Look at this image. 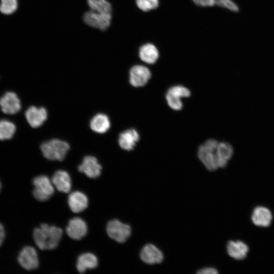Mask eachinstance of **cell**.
Segmentation results:
<instances>
[{"label": "cell", "instance_id": "9c48e42d", "mask_svg": "<svg viewBox=\"0 0 274 274\" xmlns=\"http://www.w3.org/2000/svg\"><path fill=\"white\" fill-rule=\"evenodd\" d=\"M0 107L4 113L14 114L21 109L20 100L15 93L7 92L0 98Z\"/></svg>", "mask_w": 274, "mask_h": 274}, {"label": "cell", "instance_id": "5bb4252c", "mask_svg": "<svg viewBox=\"0 0 274 274\" xmlns=\"http://www.w3.org/2000/svg\"><path fill=\"white\" fill-rule=\"evenodd\" d=\"M139 139L140 135L138 132L135 129L131 128L120 134L118 144L122 149L130 151L135 147Z\"/></svg>", "mask_w": 274, "mask_h": 274}, {"label": "cell", "instance_id": "2e32d148", "mask_svg": "<svg viewBox=\"0 0 274 274\" xmlns=\"http://www.w3.org/2000/svg\"><path fill=\"white\" fill-rule=\"evenodd\" d=\"M67 202L71 210L74 213H78L87 208L88 201L85 194L77 191L70 194Z\"/></svg>", "mask_w": 274, "mask_h": 274}, {"label": "cell", "instance_id": "7c38bea8", "mask_svg": "<svg viewBox=\"0 0 274 274\" xmlns=\"http://www.w3.org/2000/svg\"><path fill=\"white\" fill-rule=\"evenodd\" d=\"M140 258L145 263L154 264L161 263L163 259L162 252L155 245L149 244L142 249Z\"/></svg>", "mask_w": 274, "mask_h": 274}, {"label": "cell", "instance_id": "4fadbf2b", "mask_svg": "<svg viewBox=\"0 0 274 274\" xmlns=\"http://www.w3.org/2000/svg\"><path fill=\"white\" fill-rule=\"evenodd\" d=\"M25 117L32 127L37 128L41 126L46 120L47 112L43 107L31 106L26 111Z\"/></svg>", "mask_w": 274, "mask_h": 274}, {"label": "cell", "instance_id": "9a60e30c", "mask_svg": "<svg viewBox=\"0 0 274 274\" xmlns=\"http://www.w3.org/2000/svg\"><path fill=\"white\" fill-rule=\"evenodd\" d=\"M53 186L60 192L68 193L72 187L71 178L67 172L63 170L56 172L51 180Z\"/></svg>", "mask_w": 274, "mask_h": 274}, {"label": "cell", "instance_id": "30bf717a", "mask_svg": "<svg viewBox=\"0 0 274 274\" xmlns=\"http://www.w3.org/2000/svg\"><path fill=\"white\" fill-rule=\"evenodd\" d=\"M78 169L88 177L95 179L100 176L102 167L95 157L87 156L84 158L82 163L79 165Z\"/></svg>", "mask_w": 274, "mask_h": 274}, {"label": "cell", "instance_id": "52a82bcc", "mask_svg": "<svg viewBox=\"0 0 274 274\" xmlns=\"http://www.w3.org/2000/svg\"><path fill=\"white\" fill-rule=\"evenodd\" d=\"M18 261L23 268L28 270L37 268L39 264L36 249L29 246L24 247L21 250L18 257Z\"/></svg>", "mask_w": 274, "mask_h": 274}, {"label": "cell", "instance_id": "8fae6325", "mask_svg": "<svg viewBox=\"0 0 274 274\" xmlns=\"http://www.w3.org/2000/svg\"><path fill=\"white\" fill-rule=\"evenodd\" d=\"M66 232L71 238L75 240L81 239L87 233V224L81 218H74L69 221Z\"/></svg>", "mask_w": 274, "mask_h": 274}, {"label": "cell", "instance_id": "d6986e66", "mask_svg": "<svg viewBox=\"0 0 274 274\" xmlns=\"http://www.w3.org/2000/svg\"><path fill=\"white\" fill-rule=\"evenodd\" d=\"M139 55L143 62L148 64H153L159 57V52L155 45L151 43H147L140 48Z\"/></svg>", "mask_w": 274, "mask_h": 274}, {"label": "cell", "instance_id": "277c9868", "mask_svg": "<svg viewBox=\"0 0 274 274\" xmlns=\"http://www.w3.org/2000/svg\"><path fill=\"white\" fill-rule=\"evenodd\" d=\"M106 231L111 238L120 243L125 242L131 232V227L129 225L117 219L111 220L108 223Z\"/></svg>", "mask_w": 274, "mask_h": 274}, {"label": "cell", "instance_id": "4dcf8cb0", "mask_svg": "<svg viewBox=\"0 0 274 274\" xmlns=\"http://www.w3.org/2000/svg\"><path fill=\"white\" fill-rule=\"evenodd\" d=\"M199 274H216L218 273V270L214 267H204L199 269L197 272Z\"/></svg>", "mask_w": 274, "mask_h": 274}, {"label": "cell", "instance_id": "d6a6232c", "mask_svg": "<svg viewBox=\"0 0 274 274\" xmlns=\"http://www.w3.org/2000/svg\"><path fill=\"white\" fill-rule=\"evenodd\" d=\"M1 182H0V190H1Z\"/></svg>", "mask_w": 274, "mask_h": 274}, {"label": "cell", "instance_id": "ac0fdd59", "mask_svg": "<svg viewBox=\"0 0 274 274\" xmlns=\"http://www.w3.org/2000/svg\"><path fill=\"white\" fill-rule=\"evenodd\" d=\"M248 251V246L242 241H229L227 245L228 254L236 260H239L245 259Z\"/></svg>", "mask_w": 274, "mask_h": 274}, {"label": "cell", "instance_id": "7a4b0ae2", "mask_svg": "<svg viewBox=\"0 0 274 274\" xmlns=\"http://www.w3.org/2000/svg\"><path fill=\"white\" fill-rule=\"evenodd\" d=\"M69 145L64 141L53 139L43 143L41 150L44 156L49 160L61 161L70 149Z\"/></svg>", "mask_w": 274, "mask_h": 274}, {"label": "cell", "instance_id": "e0dca14e", "mask_svg": "<svg viewBox=\"0 0 274 274\" xmlns=\"http://www.w3.org/2000/svg\"><path fill=\"white\" fill-rule=\"evenodd\" d=\"M272 216L270 210L264 207H257L254 209L251 216L252 222L256 226L266 227L272 221Z\"/></svg>", "mask_w": 274, "mask_h": 274}, {"label": "cell", "instance_id": "603a6c76", "mask_svg": "<svg viewBox=\"0 0 274 274\" xmlns=\"http://www.w3.org/2000/svg\"><path fill=\"white\" fill-rule=\"evenodd\" d=\"M16 131V126L12 122L7 120H0V140L11 139Z\"/></svg>", "mask_w": 274, "mask_h": 274}, {"label": "cell", "instance_id": "484cf974", "mask_svg": "<svg viewBox=\"0 0 274 274\" xmlns=\"http://www.w3.org/2000/svg\"><path fill=\"white\" fill-rule=\"evenodd\" d=\"M166 100L169 107L173 110L179 111L183 108V102L181 100V97L167 92L165 95Z\"/></svg>", "mask_w": 274, "mask_h": 274}, {"label": "cell", "instance_id": "5b68a950", "mask_svg": "<svg viewBox=\"0 0 274 274\" xmlns=\"http://www.w3.org/2000/svg\"><path fill=\"white\" fill-rule=\"evenodd\" d=\"M111 19V13H100L91 10L85 13L83 16V20L86 24L102 30L109 27Z\"/></svg>", "mask_w": 274, "mask_h": 274}, {"label": "cell", "instance_id": "f546056e", "mask_svg": "<svg viewBox=\"0 0 274 274\" xmlns=\"http://www.w3.org/2000/svg\"><path fill=\"white\" fill-rule=\"evenodd\" d=\"M196 5L202 7H211L215 5V0H192Z\"/></svg>", "mask_w": 274, "mask_h": 274}, {"label": "cell", "instance_id": "cb8c5ba5", "mask_svg": "<svg viewBox=\"0 0 274 274\" xmlns=\"http://www.w3.org/2000/svg\"><path fill=\"white\" fill-rule=\"evenodd\" d=\"M90 10L100 13H111L112 6L107 0H87Z\"/></svg>", "mask_w": 274, "mask_h": 274}, {"label": "cell", "instance_id": "ffe728a7", "mask_svg": "<svg viewBox=\"0 0 274 274\" xmlns=\"http://www.w3.org/2000/svg\"><path fill=\"white\" fill-rule=\"evenodd\" d=\"M97 265L98 260L96 256L91 253H86L78 258L76 268L79 272L84 273L88 269L95 268Z\"/></svg>", "mask_w": 274, "mask_h": 274}, {"label": "cell", "instance_id": "3957f363", "mask_svg": "<svg viewBox=\"0 0 274 274\" xmlns=\"http://www.w3.org/2000/svg\"><path fill=\"white\" fill-rule=\"evenodd\" d=\"M32 183L34 186L32 194L38 200L46 201L54 194V186L47 176L41 175L36 177L33 179Z\"/></svg>", "mask_w": 274, "mask_h": 274}, {"label": "cell", "instance_id": "1f68e13d", "mask_svg": "<svg viewBox=\"0 0 274 274\" xmlns=\"http://www.w3.org/2000/svg\"><path fill=\"white\" fill-rule=\"evenodd\" d=\"M5 238V230L3 225L0 223V246L2 245Z\"/></svg>", "mask_w": 274, "mask_h": 274}, {"label": "cell", "instance_id": "7402d4cb", "mask_svg": "<svg viewBox=\"0 0 274 274\" xmlns=\"http://www.w3.org/2000/svg\"><path fill=\"white\" fill-rule=\"evenodd\" d=\"M216 152L219 159L220 168L224 167L233 154V149L231 146L225 142L219 143Z\"/></svg>", "mask_w": 274, "mask_h": 274}, {"label": "cell", "instance_id": "44dd1931", "mask_svg": "<svg viewBox=\"0 0 274 274\" xmlns=\"http://www.w3.org/2000/svg\"><path fill=\"white\" fill-rule=\"evenodd\" d=\"M111 123L108 117L104 114L99 113L95 115L91 120L90 126L94 131L104 133L110 127Z\"/></svg>", "mask_w": 274, "mask_h": 274}, {"label": "cell", "instance_id": "83f0119b", "mask_svg": "<svg viewBox=\"0 0 274 274\" xmlns=\"http://www.w3.org/2000/svg\"><path fill=\"white\" fill-rule=\"evenodd\" d=\"M167 92L178 95L181 98L188 97L191 94L190 90L186 87L181 85H176L170 87Z\"/></svg>", "mask_w": 274, "mask_h": 274}, {"label": "cell", "instance_id": "d4e9b609", "mask_svg": "<svg viewBox=\"0 0 274 274\" xmlns=\"http://www.w3.org/2000/svg\"><path fill=\"white\" fill-rule=\"evenodd\" d=\"M18 6V0H0V12L6 15L14 13Z\"/></svg>", "mask_w": 274, "mask_h": 274}, {"label": "cell", "instance_id": "f1b7e54d", "mask_svg": "<svg viewBox=\"0 0 274 274\" xmlns=\"http://www.w3.org/2000/svg\"><path fill=\"white\" fill-rule=\"evenodd\" d=\"M215 5L225 8L233 12H237V6L231 0H215Z\"/></svg>", "mask_w": 274, "mask_h": 274}, {"label": "cell", "instance_id": "4316f807", "mask_svg": "<svg viewBox=\"0 0 274 274\" xmlns=\"http://www.w3.org/2000/svg\"><path fill=\"white\" fill-rule=\"evenodd\" d=\"M138 7L143 11L148 12L156 9L159 6L158 0H136Z\"/></svg>", "mask_w": 274, "mask_h": 274}, {"label": "cell", "instance_id": "ba28073f", "mask_svg": "<svg viewBox=\"0 0 274 274\" xmlns=\"http://www.w3.org/2000/svg\"><path fill=\"white\" fill-rule=\"evenodd\" d=\"M151 76V72L148 67L135 65L129 70V83L135 87H142L148 83Z\"/></svg>", "mask_w": 274, "mask_h": 274}, {"label": "cell", "instance_id": "6da1fadb", "mask_svg": "<svg viewBox=\"0 0 274 274\" xmlns=\"http://www.w3.org/2000/svg\"><path fill=\"white\" fill-rule=\"evenodd\" d=\"M62 236V229L53 225L42 224L35 228L33 238L35 244L41 250H52L56 248Z\"/></svg>", "mask_w": 274, "mask_h": 274}, {"label": "cell", "instance_id": "8992f818", "mask_svg": "<svg viewBox=\"0 0 274 274\" xmlns=\"http://www.w3.org/2000/svg\"><path fill=\"white\" fill-rule=\"evenodd\" d=\"M216 150L208 148L204 145H200L198 149L197 155L199 160L209 170L213 171L220 167V162Z\"/></svg>", "mask_w": 274, "mask_h": 274}]
</instances>
